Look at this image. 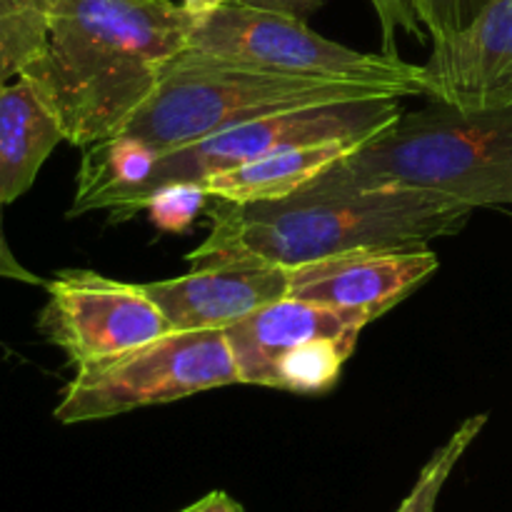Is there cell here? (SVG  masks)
Listing matches in <instances>:
<instances>
[{
  "label": "cell",
  "instance_id": "7a4b0ae2",
  "mask_svg": "<svg viewBox=\"0 0 512 512\" xmlns=\"http://www.w3.org/2000/svg\"><path fill=\"white\" fill-rule=\"evenodd\" d=\"M210 235L188 255L203 265L300 268L358 250L425 248L458 235L475 208L395 190L295 193L283 200L233 203L213 198Z\"/></svg>",
  "mask_w": 512,
  "mask_h": 512
},
{
  "label": "cell",
  "instance_id": "8992f818",
  "mask_svg": "<svg viewBox=\"0 0 512 512\" xmlns=\"http://www.w3.org/2000/svg\"><path fill=\"white\" fill-rule=\"evenodd\" d=\"M240 383L225 330H173L133 350L75 368L58 423L113 418Z\"/></svg>",
  "mask_w": 512,
  "mask_h": 512
},
{
  "label": "cell",
  "instance_id": "6da1fadb",
  "mask_svg": "<svg viewBox=\"0 0 512 512\" xmlns=\"http://www.w3.org/2000/svg\"><path fill=\"white\" fill-rule=\"evenodd\" d=\"M198 20L175 0H53L43 55L20 75L50 100L65 140L88 148L123 133Z\"/></svg>",
  "mask_w": 512,
  "mask_h": 512
},
{
  "label": "cell",
  "instance_id": "e0dca14e",
  "mask_svg": "<svg viewBox=\"0 0 512 512\" xmlns=\"http://www.w3.org/2000/svg\"><path fill=\"white\" fill-rule=\"evenodd\" d=\"M485 423H488V415H473V418L465 420L445 445H440L433 453V458L428 460V465L420 473L418 483L410 490L408 498L398 505L395 512H435L440 493H443L445 483H448L450 473H453L455 465L460 463V458L465 455V450L475 443L480 433H483Z\"/></svg>",
  "mask_w": 512,
  "mask_h": 512
},
{
  "label": "cell",
  "instance_id": "2e32d148",
  "mask_svg": "<svg viewBox=\"0 0 512 512\" xmlns=\"http://www.w3.org/2000/svg\"><path fill=\"white\" fill-rule=\"evenodd\" d=\"M53 0H0V85L43 55Z\"/></svg>",
  "mask_w": 512,
  "mask_h": 512
},
{
  "label": "cell",
  "instance_id": "3957f363",
  "mask_svg": "<svg viewBox=\"0 0 512 512\" xmlns=\"http://www.w3.org/2000/svg\"><path fill=\"white\" fill-rule=\"evenodd\" d=\"M395 190L480 208L512 203V105L468 113L435 103L403 113L300 193Z\"/></svg>",
  "mask_w": 512,
  "mask_h": 512
},
{
  "label": "cell",
  "instance_id": "ac0fdd59",
  "mask_svg": "<svg viewBox=\"0 0 512 512\" xmlns=\"http://www.w3.org/2000/svg\"><path fill=\"white\" fill-rule=\"evenodd\" d=\"M210 198L203 183L198 180H175L148 190L140 200L138 210H148L150 223L163 233L183 235L195 223L200 213L208 208Z\"/></svg>",
  "mask_w": 512,
  "mask_h": 512
},
{
  "label": "cell",
  "instance_id": "30bf717a",
  "mask_svg": "<svg viewBox=\"0 0 512 512\" xmlns=\"http://www.w3.org/2000/svg\"><path fill=\"white\" fill-rule=\"evenodd\" d=\"M423 95L468 113L512 105V0H488L480 13L433 43V55L420 65Z\"/></svg>",
  "mask_w": 512,
  "mask_h": 512
},
{
  "label": "cell",
  "instance_id": "5b68a950",
  "mask_svg": "<svg viewBox=\"0 0 512 512\" xmlns=\"http://www.w3.org/2000/svg\"><path fill=\"white\" fill-rule=\"evenodd\" d=\"M185 50L298 78L368 85L390 98L423 95L420 65L390 53L345 48L310 30L303 18L255 5L230 3L200 18Z\"/></svg>",
  "mask_w": 512,
  "mask_h": 512
},
{
  "label": "cell",
  "instance_id": "603a6c76",
  "mask_svg": "<svg viewBox=\"0 0 512 512\" xmlns=\"http://www.w3.org/2000/svg\"><path fill=\"white\" fill-rule=\"evenodd\" d=\"M175 3L188 10L190 15H195V18H205V15L215 13V10L225 8V5L235 3V0H175Z\"/></svg>",
  "mask_w": 512,
  "mask_h": 512
},
{
  "label": "cell",
  "instance_id": "277c9868",
  "mask_svg": "<svg viewBox=\"0 0 512 512\" xmlns=\"http://www.w3.org/2000/svg\"><path fill=\"white\" fill-rule=\"evenodd\" d=\"M363 98L390 95L368 85L298 78L183 50L123 133L168 153L250 120Z\"/></svg>",
  "mask_w": 512,
  "mask_h": 512
},
{
  "label": "cell",
  "instance_id": "ffe728a7",
  "mask_svg": "<svg viewBox=\"0 0 512 512\" xmlns=\"http://www.w3.org/2000/svg\"><path fill=\"white\" fill-rule=\"evenodd\" d=\"M235 3L255 5V8H265V10H278V13H288V15H295V18L305 20L310 13H315V10H318L325 0H235ZM373 5H375V10H378L380 20H383L388 53H390V38H393V28L403 25V28L410 30V33H418L420 30L418 20L413 18V13L408 10L405 0H373Z\"/></svg>",
  "mask_w": 512,
  "mask_h": 512
},
{
  "label": "cell",
  "instance_id": "5bb4252c",
  "mask_svg": "<svg viewBox=\"0 0 512 512\" xmlns=\"http://www.w3.org/2000/svg\"><path fill=\"white\" fill-rule=\"evenodd\" d=\"M160 150L135 135H115L85 148L75 183V198L68 215H85L90 210H108L110 220L130 218L135 198L153 178Z\"/></svg>",
  "mask_w": 512,
  "mask_h": 512
},
{
  "label": "cell",
  "instance_id": "7c38bea8",
  "mask_svg": "<svg viewBox=\"0 0 512 512\" xmlns=\"http://www.w3.org/2000/svg\"><path fill=\"white\" fill-rule=\"evenodd\" d=\"M288 283L290 270L275 265H203L143 288L173 330H225L285 298Z\"/></svg>",
  "mask_w": 512,
  "mask_h": 512
},
{
  "label": "cell",
  "instance_id": "d6986e66",
  "mask_svg": "<svg viewBox=\"0 0 512 512\" xmlns=\"http://www.w3.org/2000/svg\"><path fill=\"white\" fill-rule=\"evenodd\" d=\"M488 0H405L418 25L430 33L433 43L448 40L463 30Z\"/></svg>",
  "mask_w": 512,
  "mask_h": 512
},
{
  "label": "cell",
  "instance_id": "44dd1931",
  "mask_svg": "<svg viewBox=\"0 0 512 512\" xmlns=\"http://www.w3.org/2000/svg\"><path fill=\"white\" fill-rule=\"evenodd\" d=\"M3 208L0 205V278L5 280H18V283H28V285H45L43 278H38L35 273H30L28 268L18 263V258L10 250L8 240H5V230H3Z\"/></svg>",
  "mask_w": 512,
  "mask_h": 512
},
{
  "label": "cell",
  "instance_id": "9a60e30c",
  "mask_svg": "<svg viewBox=\"0 0 512 512\" xmlns=\"http://www.w3.org/2000/svg\"><path fill=\"white\" fill-rule=\"evenodd\" d=\"M365 140H333V143L300 145L265 155L248 165L210 175L203 180L208 193L233 203H258V200H283L308 188L340 158L353 153Z\"/></svg>",
  "mask_w": 512,
  "mask_h": 512
},
{
  "label": "cell",
  "instance_id": "8fae6325",
  "mask_svg": "<svg viewBox=\"0 0 512 512\" xmlns=\"http://www.w3.org/2000/svg\"><path fill=\"white\" fill-rule=\"evenodd\" d=\"M428 248L358 250L290 268L288 295L333 308H368L378 315L408 298L438 270Z\"/></svg>",
  "mask_w": 512,
  "mask_h": 512
},
{
  "label": "cell",
  "instance_id": "ba28073f",
  "mask_svg": "<svg viewBox=\"0 0 512 512\" xmlns=\"http://www.w3.org/2000/svg\"><path fill=\"white\" fill-rule=\"evenodd\" d=\"M403 113L405 110L398 98L345 100V103L315 105V108L250 120V123L208 135L198 143L160 153L153 178L130 208V218L138 213L143 195L163 183H175V180L203 183L210 175L228 173L265 155L300 148V145L368 140L380 130L390 128Z\"/></svg>",
  "mask_w": 512,
  "mask_h": 512
},
{
  "label": "cell",
  "instance_id": "4fadbf2b",
  "mask_svg": "<svg viewBox=\"0 0 512 512\" xmlns=\"http://www.w3.org/2000/svg\"><path fill=\"white\" fill-rule=\"evenodd\" d=\"M60 140L58 113L33 80L20 75L0 85V205L28 193Z\"/></svg>",
  "mask_w": 512,
  "mask_h": 512
},
{
  "label": "cell",
  "instance_id": "9c48e42d",
  "mask_svg": "<svg viewBox=\"0 0 512 512\" xmlns=\"http://www.w3.org/2000/svg\"><path fill=\"white\" fill-rule=\"evenodd\" d=\"M48 303L38 330L75 368L113 358L173 333L143 285L120 283L93 270H63L45 283Z\"/></svg>",
  "mask_w": 512,
  "mask_h": 512
},
{
  "label": "cell",
  "instance_id": "7402d4cb",
  "mask_svg": "<svg viewBox=\"0 0 512 512\" xmlns=\"http://www.w3.org/2000/svg\"><path fill=\"white\" fill-rule=\"evenodd\" d=\"M180 512H245L243 505L238 500L230 498L223 490H215V493H208L205 498H200L198 503L188 505Z\"/></svg>",
  "mask_w": 512,
  "mask_h": 512
},
{
  "label": "cell",
  "instance_id": "52a82bcc",
  "mask_svg": "<svg viewBox=\"0 0 512 512\" xmlns=\"http://www.w3.org/2000/svg\"><path fill=\"white\" fill-rule=\"evenodd\" d=\"M380 318L368 308H333L285 298L225 328L240 383L318 395L333 388L360 333Z\"/></svg>",
  "mask_w": 512,
  "mask_h": 512
}]
</instances>
